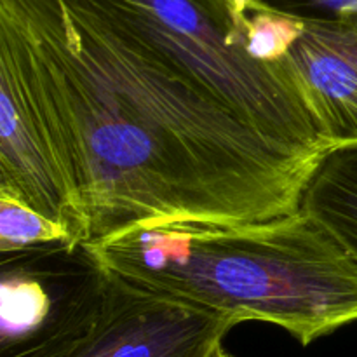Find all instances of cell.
<instances>
[{"label": "cell", "instance_id": "1", "mask_svg": "<svg viewBox=\"0 0 357 357\" xmlns=\"http://www.w3.org/2000/svg\"><path fill=\"white\" fill-rule=\"evenodd\" d=\"M0 129L38 145L75 246L293 215L337 150L243 0H0Z\"/></svg>", "mask_w": 357, "mask_h": 357}, {"label": "cell", "instance_id": "6", "mask_svg": "<svg viewBox=\"0 0 357 357\" xmlns=\"http://www.w3.org/2000/svg\"><path fill=\"white\" fill-rule=\"evenodd\" d=\"M54 243L73 246L65 227L51 222L13 199L0 195V251L2 253Z\"/></svg>", "mask_w": 357, "mask_h": 357}, {"label": "cell", "instance_id": "7", "mask_svg": "<svg viewBox=\"0 0 357 357\" xmlns=\"http://www.w3.org/2000/svg\"><path fill=\"white\" fill-rule=\"evenodd\" d=\"M215 357H234L232 354H229V352H227L225 351V349H220V351L218 352H216V354H215Z\"/></svg>", "mask_w": 357, "mask_h": 357}, {"label": "cell", "instance_id": "2", "mask_svg": "<svg viewBox=\"0 0 357 357\" xmlns=\"http://www.w3.org/2000/svg\"><path fill=\"white\" fill-rule=\"evenodd\" d=\"M82 248L139 288L274 324L302 345L357 321V258L303 209L234 227L169 223Z\"/></svg>", "mask_w": 357, "mask_h": 357}, {"label": "cell", "instance_id": "4", "mask_svg": "<svg viewBox=\"0 0 357 357\" xmlns=\"http://www.w3.org/2000/svg\"><path fill=\"white\" fill-rule=\"evenodd\" d=\"M286 58L335 146L357 145V10L303 21Z\"/></svg>", "mask_w": 357, "mask_h": 357}, {"label": "cell", "instance_id": "5", "mask_svg": "<svg viewBox=\"0 0 357 357\" xmlns=\"http://www.w3.org/2000/svg\"><path fill=\"white\" fill-rule=\"evenodd\" d=\"M302 209L328 227L357 258V145L328 153L310 178Z\"/></svg>", "mask_w": 357, "mask_h": 357}, {"label": "cell", "instance_id": "3", "mask_svg": "<svg viewBox=\"0 0 357 357\" xmlns=\"http://www.w3.org/2000/svg\"><path fill=\"white\" fill-rule=\"evenodd\" d=\"M0 357H215L241 321L149 291L82 246L2 255Z\"/></svg>", "mask_w": 357, "mask_h": 357}]
</instances>
